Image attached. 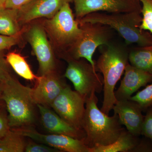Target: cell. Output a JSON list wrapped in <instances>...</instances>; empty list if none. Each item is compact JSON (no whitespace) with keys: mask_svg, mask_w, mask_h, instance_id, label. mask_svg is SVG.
I'll return each instance as SVG.
<instances>
[{"mask_svg":"<svg viewBox=\"0 0 152 152\" xmlns=\"http://www.w3.org/2000/svg\"><path fill=\"white\" fill-rule=\"evenodd\" d=\"M72 0H34L19 10V21L21 26L28 25L41 18L50 19L63 5Z\"/></svg>","mask_w":152,"mask_h":152,"instance_id":"4fadbf2b","label":"cell"},{"mask_svg":"<svg viewBox=\"0 0 152 152\" xmlns=\"http://www.w3.org/2000/svg\"><path fill=\"white\" fill-rule=\"evenodd\" d=\"M93 93L86 99V111L83 129L86 134L83 140L89 148L107 145L118 138L125 128L116 114L109 116L99 108L98 99Z\"/></svg>","mask_w":152,"mask_h":152,"instance_id":"6da1fadb","label":"cell"},{"mask_svg":"<svg viewBox=\"0 0 152 152\" xmlns=\"http://www.w3.org/2000/svg\"><path fill=\"white\" fill-rule=\"evenodd\" d=\"M36 81L34 88H31L33 102L48 107L67 85L56 71L38 76Z\"/></svg>","mask_w":152,"mask_h":152,"instance_id":"7c38bea8","label":"cell"},{"mask_svg":"<svg viewBox=\"0 0 152 152\" xmlns=\"http://www.w3.org/2000/svg\"><path fill=\"white\" fill-rule=\"evenodd\" d=\"M10 65L2 52H0V83H4L10 78Z\"/></svg>","mask_w":152,"mask_h":152,"instance_id":"4316f807","label":"cell"},{"mask_svg":"<svg viewBox=\"0 0 152 152\" xmlns=\"http://www.w3.org/2000/svg\"><path fill=\"white\" fill-rule=\"evenodd\" d=\"M42 24L62 58L82 33L69 2L64 4L54 16L46 19Z\"/></svg>","mask_w":152,"mask_h":152,"instance_id":"5b68a950","label":"cell"},{"mask_svg":"<svg viewBox=\"0 0 152 152\" xmlns=\"http://www.w3.org/2000/svg\"><path fill=\"white\" fill-rule=\"evenodd\" d=\"M145 112L141 135L149 139L152 142V107L147 109Z\"/></svg>","mask_w":152,"mask_h":152,"instance_id":"484cf974","label":"cell"},{"mask_svg":"<svg viewBox=\"0 0 152 152\" xmlns=\"http://www.w3.org/2000/svg\"><path fill=\"white\" fill-rule=\"evenodd\" d=\"M26 152H61L59 150L48 145L34 142L29 141L26 144L25 151Z\"/></svg>","mask_w":152,"mask_h":152,"instance_id":"d4e9b609","label":"cell"},{"mask_svg":"<svg viewBox=\"0 0 152 152\" xmlns=\"http://www.w3.org/2000/svg\"><path fill=\"white\" fill-rule=\"evenodd\" d=\"M37 106L40 114L43 126L49 133L65 135L80 140L85 138L84 133L79 132L69 124L54 111L45 106L40 104Z\"/></svg>","mask_w":152,"mask_h":152,"instance_id":"2e32d148","label":"cell"},{"mask_svg":"<svg viewBox=\"0 0 152 152\" xmlns=\"http://www.w3.org/2000/svg\"><path fill=\"white\" fill-rule=\"evenodd\" d=\"M140 138L124 129L115 141L107 145L89 148V152H132Z\"/></svg>","mask_w":152,"mask_h":152,"instance_id":"e0dca14e","label":"cell"},{"mask_svg":"<svg viewBox=\"0 0 152 152\" xmlns=\"http://www.w3.org/2000/svg\"><path fill=\"white\" fill-rule=\"evenodd\" d=\"M64 77L73 85L75 91L85 98L93 93L100 94L103 90L102 76L96 71L86 60L70 59Z\"/></svg>","mask_w":152,"mask_h":152,"instance_id":"52a82bcc","label":"cell"},{"mask_svg":"<svg viewBox=\"0 0 152 152\" xmlns=\"http://www.w3.org/2000/svg\"><path fill=\"white\" fill-rule=\"evenodd\" d=\"M25 28L26 27H23L22 31L16 35L10 36L0 34V52L10 49L18 44L21 40Z\"/></svg>","mask_w":152,"mask_h":152,"instance_id":"cb8c5ba5","label":"cell"},{"mask_svg":"<svg viewBox=\"0 0 152 152\" xmlns=\"http://www.w3.org/2000/svg\"><path fill=\"white\" fill-rule=\"evenodd\" d=\"M79 25L81 34L66 52L63 58L66 61L70 59H85L95 69V62L93 59L94 53L98 47L112 42L113 29L98 23H85Z\"/></svg>","mask_w":152,"mask_h":152,"instance_id":"8992f818","label":"cell"},{"mask_svg":"<svg viewBox=\"0 0 152 152\" xmlns=\"http://www.w3.org/2000/svg\"><path fill=\"white\" fill-rule=\"evenodd\" d=\"M5 0H0V8L4 6Z\"/></svg>","mask_w":152,"mask_h":152,"instance_id":"4dcf8cb0","label":"cell"},{"mask_svg":"<svg viewBox=\"0 0 152 152\" xmlns=\"http://www.w3.org/2000/svg\"><path fill=\"white\" fill-rule=\"evenodd\" d=\"M19 10L0 8V34L15 36L22 31L23 28L19 21Z\"/></svg>","mask_w":152,"mask_h":152,"instance_id":"ac0fdd59","label":"cell"},{"mask_svg":"<svg viewBox=\"0 0 152 152\" xmlns=\"http://www.w3.org/2000/svg\"><path fill=\"white\" fill-rule=\"evenodd\" d=\"M24 33L39 63V76L55 71L56 65L53 50L42 24L33 23L26 27Z\"/></svg>","mask_w":152,"mask_h":152,"instance_id":"9c48e42d","label":"cell"},{"mask_svg":"<svg viewBox=\"0 0 152 152\" xmlns=\"http://www.w3.org/2000/svg\"><path fill=\"white\" fill-rule=\"evenodd\" d=\"M24 137L16 131L10 130L0 138V152H24L26 143Z\"/></svg>","mask_w":152,"mask_h":152,"instance_id":"44dd1931","label":"cell"},{"mask_svg":"<svg viewBox=\"0 0 152 152\" xmlns=\"http://www.w3.org/2000/svg\"><path fill=\"white\" fill-rule=\"evenodd\" d=\"M124 72L119 87L115 91L117 101L129 100L134 93L152 82L151 75L132 66L129 63L127 65Z\"/></svg>","mask_w":152,"mask_h":152,"instance_id":"9a60e30c","label":"cell"},{"mask_svg":"<svg viewBox=\"0 0 152 152\" xmlns=\"http://www.w3.org/2000/svg\"><path fill=\"white\" fill-rule=\"evenodd\" d=\"M100 48V55L95 62V69L103 78L104 99L101 110L109 115L117 102L115 87L129 63V51L122 45L112 42Z\"/></svg>","mask_w":152,"mask_h":152,"instance_id":"7a4b0ae2","label":"cell"},{"mask_svg":"<svg viewBox=\"0 0 152 152\" xmlns=\"http://www.w3.org/2000/svg\"><path fill=\"white\" fill-rule=\"evenodd\" d=\"M75 15L77 21L94 12L109 13L137 12L141 14L142 6L139 0H72Z\"/></svg>","mask_w":152,"mask_h":152,"instance_id":"30bf717a","label":"cell"},{"mask_svg":"<svg viewBox=\"0 0 152 152\" xmlns=\"http://www.w3.org/2000/svg\"><path fill=\"white\" fill-rule=\"evenodd\" d=\"M34 0H5L4 7L8 8L20 10Z\"/></svg>","mask_w":152,"mask_h":152,"instance_id":"f1b7e54d","label":"cell"},{"mask_svg":"<svg viewBox=\"0 0 152 152\" xmlns=\"http://www.w3.org/2000/svg\"><path fill=\"white\" fill-rule=\"evenodd\" d=\"M10 128L8 116L2 111H0V138L5 135Z\"/></svg>","mask_w":152,"mask_h":152,"instance_id":"f546056e","label":"cell"},{"mask_svg":"<svg viewBox=\"0 0 152 152\" xmlns=\"http://www.w3.org/2000/svg\"><path fill=\"white\" fill-rule=\"evenodd\" d=\"M130 100L134 101L140 106L143 111L152 107V82L141 91H139Z\"/></svg>","mask_w":152,"mask_h":152,"instance_id":"7402d4cb","label":"cell"},{"mask_svg":"<svg viewBox=\"0 0 152 152\" xmlns=\"http://www.w3.org/2000/svg\"><path fill=\"white\" fill-rule=\"evenodd\" d=\"M113 110L127 130L137 137L141 135L145 115L142 114V109L137 103L130 99L117 101Z\"/></svg>","mask_w":152,"mask_h":152,"instance_id":"5bb4252c","label":"cell"},{"mask_svg":"<svg viewBox=\"0 0 152 152\" xmlns=\"http://www.w3.org/2000/svg\"><path fill=\"white\" fill-rule=\"evenodd\" d=\"M9 64L15 72L23 78L28 80H36L38 76L33 73L29 65L23 56L16 52H10L6 56Z\"/></svg>","mask_w":152,"mask_h":152,"instance_id":"ffe728a7","label":"cell"},{"mask_svg":"<svg viewBox=\"0 0 152 152\" xmlns=\"http://www.w3.org/2000/svg\"><path fill=\"white\" fill-rule=\"evenodd\" d=\"M2 92V86L0 83V99H1V97Z\"/></svg>","mask_w":152,"mask_h":152,"instance_id":"1f68e13d","label":"cell"},{"mask_svg":"<svg viewBox=\"0 0 152 152\" xmlns=\"http://www.w3.org/2000/svg\"><path fill=\"white\" fill-rule=\"evenodd\" d=\"M50 107L69 124L85 134L83 129L86 111L84 97L66 85Z\"/></svg>","mask_w":152,"mask_h":152,"instance_id":"ba28073f","label":"cell"},{"mask_svg":"<svg viewBox=\"0 0 152 152\" xmlns=\"http://www.w3.org/2000/svg\"><path fill=\"white\" fill-rule=\"evenodd\" d=\"M141 14L137 12L109 14L98 12L88 14L78 22L79 24L98 23L108 26L118 33L128 45H152V34L140 28L142 21Z\"/></svg>","mask_w":152,"mask_h":152,"instance_id":"3957f363","label":"cell"},{"mask_svg":"<svg viewBox=\"0 0 152 152\" xmlns=\"http://www.w3.org/2000/svg\"><path fill=\"white\" fill-rule=\"evenodd\" d=\"M132 152H152L151 141L145 137L142 139H140L138 143Z\"/></svg>","mask_w":152,"mask_h":152,"instance_id":"83f0119b","label":"cell"},{"mask_svg":"<svg viewBox=\"0 0 152 152\" xmlns=\"http://www.w3.org/2000/svg\"><path fill=\"white\" fill-rule=\"evenodd\" d=\"M129 63L152 76V45L139 46L129 51Z\"/></svg>","mask_w":152,"mask_h":152,"instance_id":"d6986e66","label":"cell"},{"mask_svg":"<svg viewBox=\"0 0 152 152\" xmlns=\"http://www.w3.org/2000/svg\"><path fill=\"white\" fill-rule=\"evenodd\" d=\"M142 4V21L140 28L152 34V0H139Z\"/></svg>","mask_w":152,"mask_h":152,"instance_id":"603a6c76","label":"cell"},{"mask_svg":"<svg viewBox=\"0 0 152 152\" xmlns=\"http://www.w3.org/2000/svg\"><path fill=\"white\" fill-rule=\"evenodd\" d=\"M1 84V99L7 106L10 127L19 129L33 124L35 120V104L32 98L31 88L22 84L13 77Z\"/></svg>","mask_w":152,"mask_h":152,"instance_id":"277c9868","label":"cell"},{"mask_svg":"<svg viewBox=\"0 0 152 152\" xmlns=\"http://www.w3.org/2000/svg\"><path fill=\"white\" fill-rule=\"evenodd\" d=\"M24 137H27L35 141L45 144L61 152H89V148L83 140L75 138L70 136L59 134H45L35 130L26 128L15 129Z\"/></svg>","mask_w":152,"mask_h":152,"instance_id":"8fae6325","label":"cell"}]
</instances>
